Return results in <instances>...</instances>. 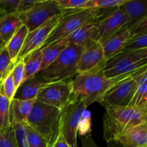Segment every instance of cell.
Segmentation results:
<instances>
[{
	"instance_id": "obj_1",
	"label": "cell",
	"mask_w": 147,
	"mask_h": 147,
	"mask_svg": "<svg viewBox=\"0 0 147 147\" xmlns=\"http://www.w3.org/2000/svg\"><path fill=\"white\" fill-rule=\"evenodd\" d=\"M103 67L85 74L77 75L71 80L72 95L84 98L87 107L96 102L100 103L103 96L113 86L134 73L110 78L103 74Z\"/></svg>"
},
{
	"instance_id": "obj_2",
	"label": "cell",
	"mask_w": 147,
	"mask_h": 147,
	"mask_svg": "<svg viewBox=\"0 0 147 147\" xmlns=\"http://www.w3.org/2000/svg\"><path fill=\"white\" fill-rule=\"evenodd\" d=\"M103 115V139L110 143L115 138L132 127L147 122V110L131 106L105 108Z\"/></svg>"
},
{
	"instance_id": "obj_3",
	"label": "cell",
	"mask_w": 147,
	"mask_h": 147,
	"mask_svg": "<svg viewBox=\"0 0 147 147\" xmlns=\"http://www.w3.org/2000/svg\"><path fill=\"white\" fill-rule=\"evenodd\" d=\"M61 111L36 100L25 124L41 135L49 147L60 135Z\"/></svg>"
},
{
	"instance_id": "obj_4",
	"label": "cell",
	"mask_w": 147,
	"mask_h": 147,
	"mask_svg": "<svg viewBox=\"0 0 147 147\" xmlns=\"http://www.w3.org/2000/svg\"><path fill=\"white\" fill-rule=\"evenodd\" d=\"M83 49L78 45L69 43L57 58L38 75L53 83L72 80L77 76L78 62Z\"/></svg>"
},
{
	"instance_id": "obj_5",
	"label": "cell",
	"mask_w": 147,
	"mask_h": 147,
	"mask_svg": "<svg viewBox=\"0 0 147 147\" xmlns=\"http://www.w3.org/2000/svg\"><path fill=\"white\" fill-rule=\"evenodd\" d=\"M101 11L102 10L99 9L65 10L62 14L58 24L49 35L43 47L48 45L56 40L67 37L82 26L97 20L102 14Z\"/></svg>"
},
{
	"instance_id": "obj_6",
	"label": "cell",
	"mask_w": 147,
	"mask_h": 147,
	"mask_svg": "<svg viewBox=\"0 0 147 147\" xmlns=\"http://www.w3.org/2000/svg\"><path fill=\"white\" fill-rule=\"evenodd\" d=\"M87 108L84 98L72 95L70 101L61 111L60 135L70 147H78L79 125Z\"/></svg>"
},
{
	"instance_id": "obj_7",
	"label": "cell",
	"mask_w": 147,
	"mask_h": 147,
	"mask_svg": "<svg viewBox=\"0 0 147 147\" xmlns=\"http://www.w3.org/2000/svg\"><path fill=\"white\" fill-rule=\"evenodd\" d=\"M147 66V49L121 52L106 61L103 74L107 78H116L132 74Z\"/></svg>"
},
{
	"instance_id": "obj_8",
	"label": "cell",
	"mask_w": 147,
	"mask_h": 147,
	"mask_svg": "<svg viewBox=\"0 0 147 147\" xmlns=\"http://www.w3.org/2000/svg\"><path fill=\"white\" fill-rule=\"evenodd\" d=\"M63 10L56 0H39L28 11L17 14L22 22L28 29L29 32L38 28L55 16L63 14Z\"/></svg>"
},
{
	"instance_id": "obj_9",
	"label": "cell",
	"mask_w": 147,
	"mask_h": 147,
	"mask_svg": "<svg viewBox=\"0 0 147 147\" xmlns=\"http://www.w3.org/2000/svg\"><path fill=\"white\" fill-rule=\"evenodd\" d=\"M127 23V17L119 7L106 9L97 20L94 41L102 43L126 25Z\"/></svg>"
},
{
	"instance_id": "obj_10",
	"label": "cell",
	"mask_w": 147,
	"mask_h": 147,
	"mask_svg": "<svg viewBox=\"0 0 147 147\" xmlns=\"http://www.w3.org/2000/svg\"><path fill=\"white\" fill-rule=\"evenodd\" d=\"M63 14L53 17L50 20L44 23L42 25L39 27L38 28L35 29L31 32H29L27 34L15 64L24 60L32 53L40 50L43 47L50 33L58 24Z\"/></svg>"
},
{
	"instance_id": "obj_11",
	"label": "cell",
	"mask_w": 147,
	"mask_h": 147,
	"mask_svg": "<svg viewBox=\"0 0 147 147\" xmlns=\"http://www.w3.org/2000/svg\"><path fill=\"white\" fill-rule=\"evenodd\" d=\"M133 76V75H132ZM136 82L132 76L113 86L103 96L100 104L104 108L111 106H131L136 88Z\"/></svg>"
},
{
	"instance_id": "obj_12",
	"label": "cell",
	"mask_w": 147,
	"mask_h": 147,
	"mask_svg": "<svg viewBox=\"0 0 147 147\" xmlns=\"http://www.w3.org/2000/svg\"><path fill=\"white\" fill-rule=\"evenodd\" d=\"M72 97L71 80L57 82L45 88L36 100L62 111Z\"/></svg>"
},
{
	"instance_id": "obj_13",
	"label": "cell",
	"mask_w": 147,
	"mask_h": 147,
	"mask_svg": "<svg viewBox=\"0 0 147 147\" xmlns=\"http://www.w3.org/2000/svg\"><path fill=\"white\" fill-rule=\"evenodd\" d=\"M106 63L101 43L93 42L84 47L77 65V75L85 74L103 67Z\"/></svg>"
},
{
	"instance_id": "obj_14",
	"label": "cell",
	"mask_w": 147,
	"mask_h": 147,
	"mask_svg": "<svg viewBox=\"0 0 147 147\" xmlns=\"http://www.w3.org/2000/svg\"><path fill=\"white\" fill-rule=\"evenodd\" d=\"M113 142L122 147H147V122L128 129Z\"/></svg>"
},
{
	"instance_id": "obj_15",
	"label": "cell",
	"mask_w": 147,
	"mask_h": 147,
	"mask_svg": "<svg viewBox=\"0 0 147 147\" xmlns=\"http://www.w3.org/2000/svg\"><path fill=\"white\" fill-rule=\"evenodd\" d=\"M53 83H55L47 81L37 74L35 77L23 82L16 91L14 99L21 100H34L42 89Z\"/></svg>"
},
{
	"instance_id": "obj_16",
	"label": "cell",
	"mask_w": 147,
	"mask_h": 147,
	"mask_svg": "<svg viewBox=\"0 0 147 147\" xmlns=\"http://www.w3.org/2000/svg\"><path fill=\"white\" fill-rule=\"evenodd\" d=\"M130 36V31L126 25L122 27L101 43L105 60H111L122 51L123 45Z\"/></svg>"
},
{
	"instance_id": "obj_17",
	"label": "cell",
	"mask_w": 147,
	"mask_h": 147,
	"mask_svg": "<svg viewBox=\"0 0 147 147\" xmlns=\"http://www.w3.org/2000/svg\"><path fill=\"white\" fill-rule=\"evenodd\" d=\"M119 7L127 17L129 29L147 18L146 0H124Z\"/></svg>"
},
{
	"instance_id": "obj_18",
	"label": "cell",
	"mask_w": 147,
	"mask_h": 147,
	"mask_svg": "<svg viewBox=\"0 0 147 147\" xmlns=\"http://www.w3.org/2000/svg\"><path fill=\"white\" fill-rule=\"evenodd\" d=\"M132 78L137 85L131 106L147 110V66L134 73Z\"/></svg>"
},
{
	"instance_id": "obj_19",
	"label": "cell",
	"mask_w": 147,
	"mask_h": 147,
	"mask_svg": "<svg viewBox=\"0 0 147 147\" xmlns=\"http://www.w3.org/2000/svg\"><path fill=\"white\" fill-rule=\"evenodd\" d=\"M97 20L82 26L70 35L65 37V39L68 43L78 45L83 47L91 44L92 42H95L94 37L96 34Z\"/></svg>"
},
{
	"instance_id": "obj_20",
	"label": "cell",
	"mask_w": 147,
	"mask_h": 147,
	"mask_svg": "<svg viewBox=\"0 0 147 147\" xmlns=\"http://www.w3.org/2000/svg\"><path fill=\"white\" fill-rule=\"evenodd\" d=\"M35 100L36 99L28 100L13 99L10 102L9 113L11 126L18 123H26Z\"/></svg>"
},
{
	"instance_id": "obj_21",
	"label": "cell",
	"mask_w": 147,
	"mask_h": 147,
	"mask_svg": "<svg viewBox=\"0 0 147 147\" xmlns=\"http://www.w3.org/2000/svg\"><path fill=\"white\" fill-rule=\"evenodd\" d=\"M22 24L17 13L3 16L0 19V38L3 42L7 45Z\"/></svg>"
},
{
	"instance_id": "obj_22",
	"label": "cell",
	"mask_w": 147,
	"mask_h": 147,
	"mask_svg": "<svg viewBox=\"0 0 147 147\" xmlns=\"http://www.w3.org/2000/svg\"><path fill=\"white\" fill-rule=\"evenodd\" d=\"M68 44L69 43L67 42V40L65 38H63L56 40L45 47H42L40 50L42 55V60L40 71L50 65L57 58L61 52L68 45Z\"/></svg>"
},
{
	"instance_id": "obj_23",
	"label": "cell",
	"mask_w": 147,
	"mask_h": 147,
	"mask_svg": "<svg viewBox=\"0 0 147 147\" xmlns=\"http://www.w3.org/2000/svg\"><path fill=\"white\" fill-rule=\"evenodd\" d=\"M28 33V29L22 24L5 45L10 58L14 65Z\"/></svg>"
},
{
	"instance_id": "obj_24",
	"label": "cell",
	"mask_w": 147,
	"mask_h": 147,
	"mask_svg": "<svg viewBox=\"0 0 147 147\" xmlns=\"http://www.w3.org/2000/svg\"><path fill=\"white\" fill-rule=\"evenodd\" d=\"M42 60V55L40 49L32 53L23 60L24 69V82L35 77L40 73Z\"/></svg>"
},
{
	"instance_id": "obj_25",
	"label": "cell",
	"mask_w": 147,
	"mask_h": 147,
	"mask_svg": "<svg viewBox=\"0 0 147 147\" xmlns=\"http://www.w3.org/2000/svg\"><path fill=\"white\" fill-rule=\"evenodd\" d=\"M144 49H147V32L130 34L121 52L136 51Z\"/></svg>"
},
{
	"instance_id": "obj_26",
	"label": "cell",
	"mask_w": 147,
	"mask_h": 147,
	"mask_svg": "<svg viewBox=\"0 0 147 147\" xmlns=\"http://www.w3.org/2000/svg\"><path fill=\"white\" fill-rule=\"evenodd\" d=\"M124 0H87L81 9H110L118 7Z\"/></svg>"
},
{
	"instance_id": "obj_27",
	"label": "cell",
	"mask_w": 147,
	"mask_h": 147,
	"mask_svg": "<svg viewBox=\"0 0 147 147\" xmlns=\"http://www.w3.org/2000/svg\"><path fill=\"white\" fill-rule=\"evenodd\" d=\"M10 101L0 94V133L4 132L11 127L10 123Z\"/></svg>"
},
{
	"instance_id": "obj_28",
	"label": "cell",
	"mask_w": 147,
	"mask_h": 147,
	"mask_svg": "<svg viewBox=\"0 0 147 147\" xmlns=\"http://www.w3.org/2000/svg\"><path fill=\"white\" fill-rule=\"evenodd\" d=\"M14 63L11 61L7 49L4 47L0 51V86L4 79L11 73Z\"/></svg>"
},
{
	"instance_id": "obj_29",
	"label": "cell",
	"mask_w": 147,
	"mask_h": 147,
	"mask_svg": "<svg viewBox=\"0 0 147 147\" xmlns=\"http://www.w3.org/2000/svg\"><path fill=\"white\" fill-rule=\"evenodd\" d=\"M16 93L15 86L13 81L11 73L6 78L0 86V94L7 98L10 102L14 99Z\"/></svg>"
},
{
	"instance_id": "obj_30",
	"label": "cell",
	"mask_w": 147,
	"mask_h": 147,
	"mask_svg": "<svg viewBox=\"0 0 147 147\" xmlns=\"http://www.w3.org/2000/svg\"><path fill=\"white\" fill-rule=\"evenodd\" d=\"M27 131V143L29 147H49L47 141L37 132L26 125Z\"/></svg>"
},
{
	"instance_id": "obj_31",
	"label": "cell",
	"mask_w": 147,
	"mask_h": 147,
	"mask_svg": "<svg viewBox=\"0 0 147 147\" xmlns=\"http://www.w3.org/2000/svg\"><path fill=\"white\" fill-rule=\"evenodd\" d=\"M11 76H12L13 81H14V86H15L16 91H17V89L24 82V69L23 60H21L14 65L12 71H11Z\"/></svg>"
},
{
	"instance_id": "obj_32",
	"label": "cell",
	"mask_w": 147,
	"mask_h": 147,
	"mask_svg": "<svg viewBox=\"0 0 147 147\" xmlns=\"http://www.w3.org/2000/svg\"><path fill=\"white\" fill-rule=\"evenodd\" d=\"M0 147H19L12 126L0 133Z\"/></svg>"
},
{
	"instance_id": "obj_33",
	"label": "cell",
	"mask_w": 147,
	"mask_h": 147,
	"mask_svg": "<svg viewBox=\"0 0 147 147\" xmlns=\"http://www.w3.org/2000/svg\"><path fill=\"white\" fill-rule=\"evenodd\" d=\"M59 7L63 10L81 9L87 0H56Z\"/></svg>"
},
{
	"instance_id": "obj_34",
	"label": "cell",
	"mask_w": 147,
	"mask_h": 147,
	"mask_svg": "<svg viewBox=\"0 0 147 147\" xmlns=\"http://www.w3.org/2000/svg\"><path fill=\"white\" fill-rule=\"evenodd\" d=\"M20 0H0V9L7 14L17 13Z\"/></svg>"
},
{
	"instance_id": "obj_35",
	"label": "cell",
	"mask_w": 147,
	"mask_h": 147,
	"mask_svg": "<svg viewBox=\"0 0 147 147\" xmlns=\"http://www.w3.org/2000/svg\"><path fill=\"white\" fill-rule=\"evenodd\" d=\"M39 0H20L18 7H17V14H22L28 11L31 9Z\"/></svg>"
},
{
	"instance_id": "obj_36",
	"label": "cell",
	"mask_w": 147,
	"mask_h": 147,
	"mask_svg": "<svg viewBox=\"0 0 147 147\" xmlns=\"http://www.w3.org/2000/svg\"><path fill=\"white\" fill-rule=\"evenodd\" d=\"M80 140H81L82 147H99L94 142L90 134L84 135L80 139Z\"/></svg>"
},
{
	"instance_id": "obj_37",
	"label": "cell",
	"mask_w": 147,
	"mask_h": 147,
	"mask_svg": "<svg viewBox=\"0 0 147 147\" xmlns=\"http://www.w3.org/2000/svg\"><path fill=\"white\" fill-rule=\"evenodd\" d=\"M50 147H70V146H69V144L67 143V142L65 140V139L63 137V136H62V135H60V136L57 138V140L53 143V144Z\"/></svg>"
},
{
	"instance_id": "obj_38",
	"label": "cell",
	"mask_w": 147,
	"mask_h": 147,
	"mask_svg": "<svg viewBox=\"0 0 147 147\" xmlns=\"http://www.w3.org/2000/svg\"><path fill=\"white\" fill-rule=\"evenodd\" d=\"M5 45H6L3 42V41L1 40V39L0 38V51H1V50H2L4 47H5Z\"/></svg>"
},
{
	"instance_id": "obj_39",
	"label": "cell",
	"mask_w": 147,
	"mask_h": 147,
	"mask_svg": "<svg viewBox=\"0 0 147 147\" xmlns=\"http://www.w3.org/2000/svg\"><path fill=\"white\" fill-rule=\"evenodd\" d=\"M4 15H5V14H4V13L3 12V11H1V9H0V19H1V17H2L3 16H4Z\"/></svg>"
}]
</instances>
